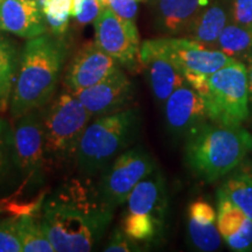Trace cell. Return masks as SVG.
Listing matches in <instances>:
<instances>
[{
	"instance_id": "1",
	"label": "cell",
	"mask_w": 252,
	"mask_h": 252,
	"mask_svg": "<svg viewBox=\"0 0 252 252\" xmlns=\"http://www.w3.org/2000/svg\"><path fill=\"white\" fill-rule=\"evenodd\" d=\"M88 178L71 179L45 197L41 225L55 251H91L111 223L115 208Z\"/></svg>"
},
{
	"instance_id": "2",
	"label": "cell",
	"mask_w": 252,
	"mask_h": 252,
	"mask_svg": "<svg viewBox=\"0 0 252 252\" xmlns=\"http://www.w3.org/2000/svg\"><path fill=\"white\" fill-rule=\"evenodd\" d=\"M65 56L64 42L53 34H42L25 43L9 100L12 117H23L49 102L58 87Z\"/></svg>"
},
{
	"instance_id": "3",
	"label": "cell",
	"mask_w": 252,
	"mask_h": 252,
	"mask_svg": "<svg viewBox=\"0 0 252 252\" xmlns=\"http://www.w3.org/2000/svg\"><path fill=\"white\" fill-rule=\"evenodd\" d=\"M252 150V135L239 126L204 124L191 132L186 158L195 174L208 182L228 175Z\"/></svg>"
},
{
	"instance_id": "4",
	"label": "cell",
	"mask_w": 252,
	"mask_h": 252,
	"mask_svg": "<svg viewBox=\"0 0 252 252\" xmlns=\"http://www.w3.org/2000/svg\"><path fill=\"white\" fill-rule=\"evenodd\" d=\"M140 116L137 109L100 116L88 125L76 153L81 174L93 176L108 168L137 137Z\"/></svg>"
},
{
	"instance_id": "5",
	"label": "cell",
	"mask_w": 252,
	"mask_h": 252,
	"mask_svg": "<svg viewBox=\"0 0 252 252\" xmlns=\"http://www.w3.org/2000/svg\"><path fill=\"white\" fill-rule=\"evenodd\" d=\"M202 97L213 123L228 126L241 125L250 113L245 63L234 60L209 75Z\"/></svg>"
},
{
	"instance_id": "6",
	"label": "cell",
	"mask_w": 252,
	"mask_h": 252,
	"mask_svg": "<svg viewBox=\"0 0 252 252\" xmlns=\"http://www.w3.org/2000/svg\"><path fill=\"white\" fill-rule=\"evenodd\" d=\"M93 115L71 93L61 94L42 115L47 158H76L78 144Z\"/></svg>"
},
{
	"instance_id": "7",
	"label": "cell",
	"mask_w": 252,
	"mask_h": 252,
	"mask_svg": "<svg viewBox=\"0 0 252 252\" xmlns=\"http://www.w3.org/2000/svg\"><path fill=\"white\" fill-rule=\"evenodd\" d=\"M143 43L174 63L185 78L190 75L209 76L235 60L219 49L208 48L187 37H161Z\"/></svg>"
},
{
	"instance_id": "8",
	"label": "cell",
	"mask_w": 252,
	"mask_h": 252,
	"mask_svg": "<svg viewBox=\"0 0 252 252\" xmlns=\"http://www.w3.org/2000/svg\"><path fill=\"white\" fill-rule=\"evenodd\" d=\"M156 169L152 157L139 147L124 151L110 163L98 188L104 200L113 208L127 201L128 195L143 179Z\"/></svg>"
},
{
	"instance_id": "9",
	"label": "cell",
	"mask_w": 252,
	"mask_h": 252,
	"mask_svg": "<svg viewBox=\"0 0 252 252\" xmlns=\"http://www.w3.org/2000/svg\"><path fill=\"white\" fill-rule=\"evenodd\" d=\"M94 42L121 65L134 69L139 61L140 39L134 21L118 17L109 6L94 21Z\"/></svg>"
},
{
	"instance_id": "10",
	"label": "cell",
	"mask_w": 252,
	"mask_h": 252,
	"mask_svg": "<svg viewBox=\"0 0 252 252\" xmlns=\"http://www.w3.org/2000/svg\"><path fill=\"white\" fill-rule=\"evenodd\" d=\"M13 145L19 175L35 182L47 162L42 115L37 110L18 118L13 128Z\"/></svg>"
},
{
	"instance_id": "11",
	"label": "cell",
	"mask_w": 252,
	"mask_h": 252,
	"mask_svg": "<svg viewBox=\"0 0 252 252\" xmlns=\"http://www.w3.org/2000/svg\"><path fill=\"white\" fill-rule=\"evenodd\" d=\"M118 64L96 42H88L78 50L69 64L64 84L71 94L78 93L105 80L117 70Z\"/></svg>"
},
{
	"instance_id": "12",
	"label": "cell",
	"mask_w": 252,
	"mask_h": 252,
	"mask_svg": "<svg viewBox=\"0 0 252 252\" xmlns=\"http://www.w3.org/2000/svg\"><path fill=\"white\" fill-rule=\"evenodd\" d=\"M134 94V86L127 75L118 68L99 83L72 94L94 116H105L124 110Z\"/></svg>"
},
{
	"instance_id": "13",
	"label": "cell",
	"mask_w": 252,
	"mask_h": 252,
	"mask_svg": "<svg viewBox=\"0 0 252 252\" xmlns=\"http://www.w3.org/2000/svg\"><path fill=\"white\" fill-rule=\"evenodd\" d=\"M165 117L169 130L176 133H191L209 119L207 104L202 94L188 83L173 91L167 98Z\"/></svg>"
},
{
	"instance_id": "14",
	"label": "cell",
	"mask_w": 252,
	"mask_h": 252,
	"mask_svg": "<svg viewBox=\"0 0 252 252\" xmlns=\"http://www.w3.org/2000/svg\"><path fill=\"white\" fill-rule=\"evenodd\" d=\"M0 30L24 39H33L48 31L39 0H2Z\"/></svg>"
},
{
	"instance_id": "15",
	"label": "cell",
	"mask_w": 252,
	"mask_h": 252,
	"mask_svg": "<svg viewBox=\"0 0 252 252\" xmlns=\"http://www.w3.org/2000/svg\"><path fill=\"white\" fill-rule=\"evenodd\" d=\"M209 2V0H153L154 26L165 35H185Z\"/></svg>"
},
{
	"instance_id": "16",
	"label": "cell",
	"mask_w": 252,
	"mask_h": 252,
	"mask_svg": "<svg viewBox=\"0 0 252 252\" xmlns=\"http://www.w3.org/2000/svg\"><path fill=\"white\" fill-rule=\"evenodd\" d=\"M139 61L147 70V77L154 97L160 102H166L173 91L187 84L184 74L176 68L174 63L144 43L140 46Z\"/></svg>"
},
{
	"instance_id": "17",
	"label": "cell",
	"mask_w": 252,
	"mask_h": 252,
	"mask_svg": "<svg viewBox=\"0 0 252 252\" xmlns=\"http://www.w3.org/2000/svg\"><path fill=\"white\" fill-rule=\"evenodd\" d=\"M230 0H214L204 7L186 32L185 37L215 49L223 28L230 21Z\"/></svg>"
},
{
	"instance_id": "18",
	"label": "cell",
	"mask_w": 252,
	"mask_h": 252,
	"mask_svg": "<svg viewBox=\"0 0 252 252\" xmlns=\"http://www.w3.org/2000/svg\"><path fill=\"white\" fill-rule=\"evenodd\" d=\"M163 201H165L163 180L161 175L152 172L135 186L131 194L128 195V212L133 214H146V215L156 217V214L161 213Z\"/></svg>"
},
{
	"instance_id": "19",
	"label": "cell",
	"mask_w": 252,
	"mask_h": 252,
	"mask_svg": "<svg viewBox=\"0 0 252 252\" xmlns=\"http://www.w3.org/2000/svg\"><path fill=\"white\" fill-rule=\"evenodd\" d=\"M231 172L217 194L237 204L252 220V161L244 159Z\"/></svg>"
},
{
	"instance_id": "20",
	"label": "cell",
	"mask_w": 252,
	"mask_h": 252,
	"mask_svg": "<svg viewBox=\"0 0 252 252\" xmlns=\"http://www.w3.org/2000/svg\"><path fill=\"white\" fill-rule=\"evenodd\" d=\"M215 49L237 61L242 59L247 61L252 54V31L229 21L220 34Z\"/></svg>"
},
{
	"instance_id": "21",
	"label": "cell",
	"mask_w": 252,
	"mask_h": 252,
	"mask_svg": "<svg viewBox=\"0 0 252 252\" xmlns=\"http://www.w3.org/2000/svg\"><path fill=\"white\" fill-rule=\"evenodd\" d=\"M17 220L23 252H55L54 245L42 229L41 220L32 215L17 217Z\"/></svg>"
},
{
	"instance_id": "22",
	"label": "cell",
	"mask_w": 252,
	"mask_h": 252,
	"mask_svg": "<svg viewBox=\"0 0 252 252\" xmlns=\"http://www.w3.org/2000/svg\"><path fill=\"white\" fill-rule=\"evenodd\" d=\"M19 175L14 160L13 128L5 119L0 118V189L7 188Z\"/></svg>"
},
{
	"instance_id": "23",
	"label": "cell",
	"mask_w": 252,
	"mask_h": 252,
	"mask_svg": "<svg viewBox=\"0 0 252 252\" xmlns=\"http://www.w3.org/2000/svg\"><path fill=\"white\" fill-rule=\"evenodd\" d=\"M1 32V30H0ZM17 59L13 46L0 33V111H4L11 100L14 86Z\"/></svg>"
},
{
	"instance_id": "24",
	"label": "cell",
	"mask_w": 252,
	"mask_h": 252,
	"mask_svg": "<svg viewBox=\"0 0 252 252\" xmlns=\"http://www.w3.org/2000/svg\"><path fill=\"white\" fill-rule=\"evenodd\" d=\"M219 197V213H217V228L220 236L228 239L241 230L249 217L243 210L229 198L217 194Z\"/></svg>"
},
{
	"instance_id": "25",
	"label": "cell",
	"mask_w": 252,
	"mask_h": 252,
	"mask_svg": "<svg viewBox=\"0 0 252 252\" xmlns=\"http://www.w3.org/2000/svg\"><path fill=\"white\" fill-rule=\"evenodd\" d=\"M39 4L50 33L62 36L71 17L72 0H39Z\"/></svg>"
},
{
	"instance_id": "26",
	"label": "cell",
	"mask_w": 252,
	"mask_h": 252,
	"mask_svg": "<svg viewBox=\"0 0 252 252\" xmlns=\"http://www.w3.org/2000/svg\"><path fill=\"white\" fill-rule=\"evenodd\" d=\"M158 220L146 214L128 212L123 220V231L133 241H149L157 234Z\"/></svg>"
},
{
	"instance_id": "27",
	"label": "cell",
	"mask_w": 252,
	"mask_h": 252,
	"mask_svg": "<svg viewBox=\"0 0 252 252\" xmlns=\"http://www.w3.org/2000/svg\"><path fill=\"white\" fill-rule=\"evenodd\" d=\"M188 231L194 247H196L201 251H215L222 243V239H220L222 236H220L215 223L202 224V223L189 219Z\"/></svg>"
},
{
	"instance_id": "28",
	"label": "cell",
	"mask_w": 252,
	"mask_h": 252,
	"mask_svg": "<svg viewBox=\"0 0 252 252\" xmlns=\"http://www.w3.org/2000/svg\"><path fill=\"white\" fill-rule=\"evenodd\" d=\"M0 252H23L17 217L0 220Z\"/></svg>"
},
{
	"instance_id": "29",
	"label": "cell",
	"mask_w": 252,
	"mask_h": 252,
	"mask_svg": "<svg viewBox=\"0 0 252 252\" xmlns=\"http://www.w3.org/2000/svg\"><path fill=\"white\" fill-rule=\"evenodd\" d=\"M104 7L100 0H72L71 17L82 25L94 23Z\"/></svg>"
},
{
	"instance_id": "30",
	"label": "cell",
	"mask_w": 252,
	"mask_h": 252,
	"mask_svg": "<svg viewBox=\"0 0 252 252\" xmlns=\"http://www.w3.org/2000/svg\"><path fill=\"white\" fill-rule=\"evenodd\" d=\"M230 21L252 31V0H231Z\"/></svg>"
},
{
	"instance_id": "31",
	"label": "cell",
	"mask_w": 252,
	"mask_h": 252,
	"mask_svg": "<svg viewBox=\"0 0 252 252\" xmlns=\"http://www.w3.org/2000/svg\"><path fill=\"white\" fill-rule=\"evenodd\" d=\"M225 242L235 251L250 250L252 248V220L249 219L243 228L237 234L225 239Z\"/></svg>"
},
{
	"instance_id": "32",
	"label": "cell",
	"mask_w": 252,
	"mask_h": 252,
	"mask_svg": "<svg viewBox=\"0 0 252 252\" xmlns=\"http://www.w3.org/2000/svg\"><path fill=\"white\" fill-rule=\"evenodd\" d=\"M189 219L202 224L215 223L217 217L214 208L204 201H195L189 207Z\"/></svg>"
},
{
	"instance_id": "33",
	"label": "cell",
	"mask_w": 252,
	"mask_h": 252,
	"mask_svg": "<svg viewBox=\"0 0 252 252\" xmlns=\"http://www.w3.org/2000/svg\"><path fill=\"white\" fill-rule=\"evenodd\" d=\"M138 250L133 239H131L123 230H116L104 251L106 252H130Z\"/></svg>"
},
{
	"instance_id": "34",
	"label": "cell",
	"mask_w": 252,
	"mask_h": 252,
	"mask_svg": "<svg viewBox=\"0 0 252 252\" xmlns=\"http://www.w3.org/2000/svg\"><path fill=\"white\" fill-rule=\"evenodd\" d=\"M138 0H108V6L118 17L134 21L138 13Z\"/></svg>"
},
{
	"instance_id": "35",
	"label": "cell",
	"mask_w": 252,
	"mask_h": 252,
	"mask_svg": "<svg viewBox=\"0 0 252 252\" xmlns=\"http://www.w3.org/2000/svg\"><path fill=\"white\" fill-rule=\"evenodd\" d=\"M247 72H248V86H249V100L252 103V54L247 60Z\"/></svg>"
},
{
	"instance_id": "36",
	"label": "cell",
	"mask_w": 252,
	"mask_h": 252,
	"mask_svg": "<svg viewBox=\"0 0 252 252\" xmlns=\"http://www.w3.org/2000/svg\"><path fill=\"white\" fill-rule=\"evenodd\" d=\"M100 1L103 2L104 6H108V0H100Z\"/></svg>"
},
{
	"instance_id": "37",
	"label": "cell",
	"mask_w": 252,
	"mask_h": 252,
	"mask_svg": "<svg viewBox=\"0 0 252 252\" xmlns=\"http://www.w3.org/2000/svg\"><path fill=\"white\" fill-rule=\"evenodd\" d=\"M138 1H144V0H138Z\"/></svg>"
},
{
	"instance_id": "38",
	"label": "cell",
	"mask_w": 252,
	"mask_h": 252,
	"mask_svg": "<svg viewBox=\"0 0 252 252\" xmlns=\"http://www.w3.org/2000/svg\"><path fill=\"white\" fill-rule=\"evenodd\" d=\"M2 1V0H0V2H1Z\"/></svg>"
}]
</instances>
